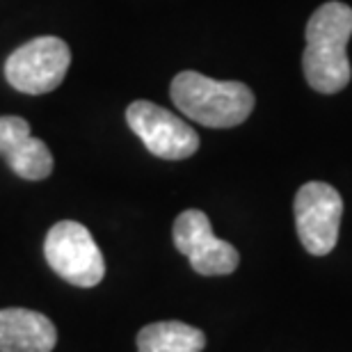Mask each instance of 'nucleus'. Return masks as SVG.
<instances>
[{
    "label": "nucleus",
    "mask_w": 352,
    "mask_h": 352,
    "mask_svg": "<svg viewBox=\"0 0 352 352\" xmlns=\"http://www.w3.org/2000/svg\"><path fill=\"white\" fill-rule=\"evenodd\" d=\"M302 69L309 87L320 94H339L352 78L346 46L352 34V7L339 0L320 5L307 23Z\"/></svg>",
    "instance_id": "nucleus-1"
},
{
    "label": "nucleus",
    "mask_w": 352,
    "mask_h": 352,
    "mask_svg": "<svg viewBox=\"0 0 352 352\" xmlns=\"http://www.w3.org/2000/svg\"><path fill=\"white\" fill-rule=\"evenodd\" d=\"M170 96L188 119L208 129H234L254 110V91L245 82L215 80L199 72H181Z\"/></svg>",
    "instance_id": "nucleus-2"
},
{
    "label": "nucleus",
    "mask_w": 352,
    "mask_h": 352,
    "mask_svg": "<svg viewBox=\"0 0 352 352\" xmlns=\"http://www.w3.org/2000/svg\"><path fill=\"white\" fill-rule=\"evenodd\" d=\"M44 256L51 270L78 288L101 284L105 261L85 224L62 220L53 224L44 241Z\"/></svg>",
    "instance_id": "nucleus-3"
},
{
    "label": "nucleus",
    "mask_w": 352,
    "mask_h": 352,
    "mask_svg": "<svg viewBox=\"0 0 352 352\" xmlns=\"http://www.w3.org/2000/svg\"><path fill=\"white\" fill-rule=\"evenodd\" d=\"M72 65V48L60 37H37L19 46L5 62L7 82L23 94L58 89Z\"/></svg>",
    "instance_id": "nucleus-4"
},
{
    "label": "nucleus",
    "mask_w": 352,
    "mask_h": 352,
    "mask_svg": "<svg viewBox=\"0 0 352 352\" xmlns=\"http://www.w3.org/2000/svg\"><path fill=\"white\" fill-rule=\"evenodd\" d=\"M295 227L305 250L314 256H325L336 248L343 217L339 190L322 181L305 183L293 201Z\"/></svg>",
    "instance_id": "nucleus-5"
},
{
    "label": "nucleus",
    "mask_w": 352,
    "mask_h": 352,
    "mask_svg": "<svg viewBox=\"0 0 352 352\" xmlns=\"http://www.w3.org/2000/svg\"><path fill=\"white\" fill-rule=\"evenodd\" d=\"M172 236L176 250L183 256H188V261L197 274L220 277V274H231L241 263L238 250L213 234L210 220L204 210H183L176 217Z\"/></svg>",
    "instance_id": "nucleus-6"
},
{
    "label": "nucleus",
    "mask_w": 352,
    "mask_h": 352,
    "mask_svg": "<svg viewBox=\"0 0 352 352\" xmlns=\"http://www.w3.org/2000/svg\"><path fill=\"white\" fill-rule=\"evenodd\" d=\"M126 122L153 156L163 160L190 158L199 149V135L174 112L151 101H135L126 108Z\"/></svg>",
    "instance_id": "nucleus-7"
},
{
    "label": "nucleus",
    "mask_w": 352,
    "mask_h": 352,
    "mask_svg": "<svg viewBox=\"0 0 352 352\" xmlns=\"http://www.w3.org/2000/svg\"><path fill=\"white\" fill-rule=\"evenodd\" d=\"M0 156L25 181H41L53 172L51 149L34 138L30 124L16 115L0 117Z\"/></svg>",
    "instance_id": "nucleus-8"
},
{
    "label": "nucleus",
    "mask_w": 352,
    "mask_h": 352,
    "mask_svg": "<svg viewBox=\"0 0 352 352\" xmlns=\"http://www.w3.org/2000/svg\"><path fill=\"white\" fill-rule=\"evenodd\" d=\"M58 329L44 314L30 309L0 311V352H51Z\"/></svg>",
    "instance_id": "nucleus-9"
},
{
    "label": "nucleus",
    "mask_w": 352,
    "mask_h": 352,
    "mask_svg": "<svg viewBox=\"0 0 352 352\" xmlns=\"http://www.w3.org/2000/svg\"><path fill=\"white\" fill-rule=\"evenodd\" d=\"M206 336L201 329L179 320L151 322L140 329L138 352H201Z\"/></svg>",
    "instance_id": "nucleus-10"
}]
</instances>
